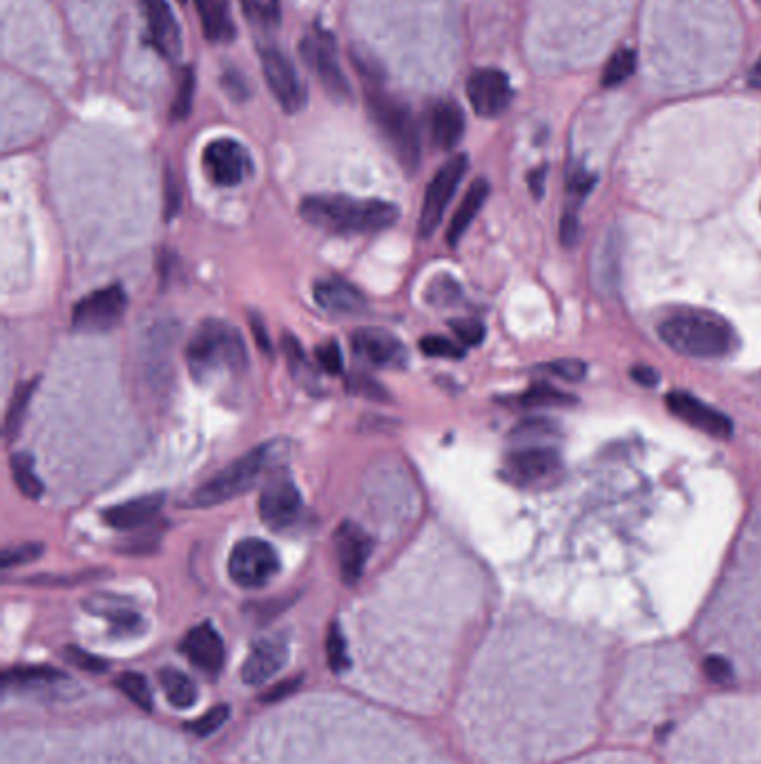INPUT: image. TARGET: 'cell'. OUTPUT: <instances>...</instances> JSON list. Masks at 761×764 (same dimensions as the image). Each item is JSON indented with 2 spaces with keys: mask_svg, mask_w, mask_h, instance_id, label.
I'll return each instance as SVG.
<instances>
[{
  "mask_svg": "<svg viewBox=\"0 0 761 764\" xmlns=\"http://www.w3.org/2000/svg\"><path fill=\"white\" fill-rule=\"evenodd\" d=\"M605 700L599 644L558 629H522L492 650L475 678L473 742L492 764H554L588 751Z\"/></svg>",
  "mask_w": 761,
  "mask_h": 764,
  "instance_id": "1",
  "label": "cell"
},
{
  "mask_svg": "<svg viewBox=\"0 0 761 764\" xmlns=\"http://www.w3.org/2000/svg\"><path fill=\"white\" fill-rule=\"evenodd\" d=\"M697 687L699 666L684 648H641L616 671L605 700V723L618 740H643L677 720Z\"/></svg>",
  "mask_w": 761,
  "mask_h": 764,
  "instance_id": "2",
  "label": "cell"
},
{
  "mask_svg": "<svg viewBox=\"0 0 761 764\" xmlns=\"http://www.w3.org/2000/svg\"><path fill=\"white\" fill-rule=\"evenodd\" d=\"M661 753L665 764H761V691L701 700L673 723Z\"/></svg>",
  "mask_w": 761,
  "mask_h": 764,
  "instance_id": "3",
  "label": "cell"
},
{
  "mask_svg": "<svg viewBox=\"0 0 761 764\" xmlns=\"http://www.w3.org/2000/svg\"><path fill=\"white\" fill-rule=\"evenodd\" d=\"M300 215L311 226L333 235H366L394 226L400 217L396 204L349 195H311L302 202Z\"/></svg>",
  "mask_w": 761,
  "mask_h": 764,
  "instance_id": "4",
  "label": "cell"
},
{
  "mask_svg": "<svg viewBox=\"0 0 761 764\" xmlns=\"http://www.w3.org/2000/svg\"><path fill=\"white\" fill-rule=\"evenodd\" d=\"M185 362L197 382H208L224 373H242L249 365L242 333L224 320L202 322L185 347Z\"/></svg>",
  "mask_w": 761,
  "mask_h": 764,
  "instance_id": "5",
  "label": "cell"
},
{
  "mask_svg": "<svg viewBox=\"0 0 761 764\" xmlns=\"http://www.w3.org/2000/svg\"><path fill=\"white\" fill-rule=\"evenodd\" d=\"M661 341L681 356L697 360L724 358L735 349L733 326L710 311H688L659 326Z\"/></svg>",
  "mask_w": 761,
  "mask_h": 764,
  "instance_id": "6",
  "label": "cell"
},
{
  "mask_svg": "<svg viewBox=\"0 0 761 764\" xmlns=\"http://www.w3.org/2000/svg\"><path fill=\"white\" fill-rule=\"evenodd\" d=\"M366 110L379 136L387 141V146L391 148L400 166L407 172H415L420 166L422 146L420 130L411 108L375 83L366 87Z\"/></svg>",
  "mask_w": 761,
  "mask_h": 764,
  "instance_id": "7",
  "label": "cell"
},
{
  "mask_svg": "<svg viewBox=\"0 0 761 764\" xmlns=\"http://www.w3.org/2000/svg\"><path fill=\"white\" fill-rule=\"evenodd\" d=\"M283 441L264 443L251 452H246L242 458H237L228 467H224L210 481L200 486L193 497H190V505L193 508H215L230 499L242 497L249 492L259 476L283 454Z\"/></svg>",
  "mask_w": 761,
  "mask_h": 764,
  "instance_id": "8",
  "label": "cell"
},
{
  "mask_svg": "<svg viewBox=\"0 0 761 764\" xmlns=\"http://www.w3.org/2000/svg\"><path fill=\"white\" fill-rule=\"evenodd\" d=\"M300 57L336 102H351L353 89L338 61V43L326 29L313 27L300 40Z\"/></svg>",
  "mask_w": 761,
  "mask_h": 764,
  "instance_id": "9",
  "label": "cell"
},
{
  "mask_svg": "<svg viewBox=\"0 0 761 764\" xmlns=\"http://www.w3.org/2000/svg\"><path fill=\"white\" fill-rule=\"evenodd\" d=\"M281 570L277 550L264 539H242L230 552V580L242 588H264Z\"/></svg>",
  "mask_w": 761,
  "mask_h": 764,
  "instance_id": "10",
  "label": "cell"
},
{
  "mask_svg": "<svg viewBox=\"0 0 761 764\" xmlns=\"http://www.w3.org/2000/svg\"><path fill=\"white\" fill-rule=\"evenodd\" d=\"M467 166H469L467 155H456L434 175L430 186H426L422 211H420V224H418L420 237H424V240L438 230L447 213V206L451 204L456 190L467 172Z\"/></svg>",
  "mask_w": 761,
  "mask_h": 764,
  "instance_id": "11",
  "label": "cell"
},
{
  "mask_svg": "<svg viewBox=\"0 0 761 764\" xmlns=\"http://www.w3.org/2000/svg\"><path fill=\"white\" fill-rule=\"evenodd\" d=\"M125 307H128V296L121 286L119 284L106 286V289L94 291L81 302H76L72 311V326L85 333L112 331L121 322Z\"/></svg>",
  "mask_w": 761,
  "mask_h": 764,
  "instance_id": "12",
  "label": "cell"
},
{
  "mask_svg": "<svg viewBox=\"0 0 761 764\" xmlns=\"http://www.w3.org/2000/svg\"><path fill=\"white\" fill-rule=\"evenodd\" d=\"M264 79L273 92V97L281 106L283 112L295 115L306 106V87L295 70V65L289 61L287 55H281L277 47H264L259 52Z\"/></svg>",
  "mask_w": 761,
  "mask_h": 764,
  "instance_id": "13",
  "label": "cell"
},
{
  "mask_svg": "<svg viewBox=\"0 0 761 764\" xmlns=\"http://www.w3.org/2000/svg\"><path fill=\"white\" fill-rule=\"evenodd\" d=\"M302 514V494L287 471H275L259 494V516L273 530H287Z\"/></svg>",
  "mask_w": 761,
  "mask_h": 764,
  "instance_id": "14",
  "label": "cell"
},
{
  "mask_svg": "<svg viewBox=\"0 0 761 764\" xmlns=\"http://www.w3.org/2000/svg\"><path fill=\"white\" fill-rule=\"evenodd\" d=\"M202 164H204L208 179L221 188L240 186L253 170V162H251L249 151L242 146L240 141L228 139V136L215 139L208 143V146L204 148V155H202Z\"/></svg>",
  "mask_w": 761,
  "mask_h": 764,
  "instance_id": "15",
  "label": "cell"
},
{
  "mask_svg": "<svg viewBox=\"0 0 761 764\" xmlns=\"http://www.w3.org/2000/svg\"><path fill=\"white\" fill-rule=\"evenodd\" d=\"M467 99L479 117H500L514 99L511 81L505 72L494 68L475 70L467 81Z\"/></svg>",
  "mask_w": 761,
  "mask_h": 764,
  "instance_id": "16",
  "label": "cell"
},
{
  "mask_svg": "<svg viewBox=\"0 0 761 764\" xmlns=\"http://www.w3.org/2000/svg\"><path fill=\"white\" fill-rule=\"evenodd\" d=\"M141 10L146 16L148 45L155 47L161 59L170 63L179 61L183 52V36L168 0H141Z\"/></svg>",
  "mask_w": 761,
  "mask_h": 764,
  "instance_id": "17",
  "label": "cell"
},
{
  "mask_svg": "<svg viewBox=\"0 0 761 764\" xmlns=\"http://www.w3.org/2000/svg\"><path fill=\"white\" fill-rule=\"evenodd\" d=\"M351 347L358 358L379 369H404L409 362L407 347L385 329H360L353 333Z\"/></svg>",
  "mask_w": 761,
  "mask_h": 764,
  "instance_id": "18",
  "label": "cell"
},
{
  "mask_svg": "<svg viewBox=\"0 0 761 764\" xmlns=\"http://www.w3.org/2000/svg\"><path fill=\"white\" fill-rule=\"evenodd\" d=\"M333 544H336L338 565H340V575L345 584L349 586L358 584L364 575V568L373 552V539L364 528H360L358 523L345 521L336 530Z\"/></svg>",
  "mask_w": 761,
  "mask_h": 764,
  "instance_id": "19",
  "label": "cell"
},
{
  "mask_svg": "<svg viewBox=\"0 0 761 764\" xmlns=\"http://www.w3.org/2000/svg\"><path fill=\"white\" fill-rule=\"evenodd\" d=\"M665 405L668 409L681 418L684 422L692 425L694 429H701V432L715 437V439H728L733 434V422L726 414H722L720 409L705 405L703 401H699L692 394L686 392H673L665 398Z\"/></svg>",
  "mask_w": 761,
  "mask_h": 764,
  "instance_id": "20",
  "label": "cell"
},
{
  "mask_svg": "<svg viewBox=\"0 0 761 764\" xmlns=\"http://www.w3.org/2000/svg\"><path fill=\"white\" fill-rule=\"evenodd\" d=\"M289 659V642L283 635H273L255 642L244 666L242 680L251 687H262L275 678Z\"/></svg>",
  "mask_w": 761,
  "mask_h": 764,
  "instance_id": "21",
  "label": "cell"
},
{
  "mask_svg": "<svg viewBox=\"0 0 761 764\" xmlns=\"http://www.w3.org/2000/svg\"><path fill=\"white\" fill-rule=\"evenodd\" d=\"M558 467H560V458H558L556 450L530 447V450H520V452L509 454L503 471H505L507 479L516 486H532V484L545 481L547 476L558 471Z\"/></svg>",
  "mask_w": 761,
  "mask_h": 764,
  "instance_id": "22",
  "label": "cell"
},
{
  "mask_svg": "<svg viewBox=\"0 0 761 764\" xmlns=\"http://www.w3.org/2000/svg\"><path fill=\"white\" fill-rule=\"evenodd\" d=\"M181 650L190 659V664L197 666L200 671L208 676H217L226 659L224 640L210 622H204L190 631L181 642Z\"/></svg>",
  "mask_w": 761,
  "mask_h": 764,
  "instance_id": "23",
  "label": "cell"
},
{
  "mask_svg": "<svg viewBox=\"0 0 761 764\" xmlns=\"http://www.w3.org/2000/svg\"><path fill=\"white\" fill-rule=\"evenodd\" d=\"M164 503H166V497L161 492L136 497V499H130L125 503H119V505L106 510L104 518L114 530H136V528H144V525H148L150 521H155L157 514L161 512Z\"/></svg>",
  "mask_w": 761,
  "mask_h": 764,
  "instance_id": "24",
  "label": "cell"
},
{
  "mask_svg": "<svg viewBox=\"0 0 761 764\" xmlns=\"http://www.w3.org/2000/svg\"><path fill=\"white\" fill-rule=\"evenodd\" d=\"M313 296H315V302L330 313L358 315L366 309V298L362 296V291L355 289L351 282L340 277L319 279L315 284Z\"/></svg>",
  "mask_w": 761,
  "mask_h": 764,
  "instance_id": "25",
  "label": "cell"
},
{
  "mask_svg": "<svg viewBox=\"0 0 761 764\" xmlns=\"http://www.w3.org/2000/svg\"><path fill=\"white\" fill-rule=\"evenodd\" d=\"M426 128L438 151H454L464 134V115L454 102H436L426 112Z\"/></svg>",
  "mask_w": 761,
  "mask_h": 764,
  "instance_id": "26",
  "label": "cell"
},
{
  "mask_svg": "<svg viewBox=\"0 0 761 764\" xmlns=\"http://www.w3.org/2000/svg\"><path fill=\"white\" fill-rule=\"evenodd\" d=\"M172 343H174V326L159 322L148 331L146 347H144V369L150 385L155 387H161L168 382Z\"/></svg>",
  "mask_w": 761,
  "mask_h": 764,
  "instance_id": "27",
  "label": "cell"
},
{
  "mask_svg": "<svg viewBox=\"0 0 761 764\" xmlns=\"http://www.w3.org/2000/svg\"><path fill=\"white\" fill-rule=\"evenodd\" d=\"M490 195V183L487 179H475L469 190L464 193L458 211L451 217V224L447 228V242L449 247H458V242L462 240V235L467 232V228L471 226V222L475 219V215L481 213L483 204L487 202Z\"/></svg>",
  "mask_w": 761,
  "mask_h": 764,
  "instance_id": "28",
  "label": "cell"
},
{
  "mask_svg": "<svg viewBox=\"0 0 761 764\" xmlns=\"http://www.w3.org/2000/svg\"><path fill=\"white\" fill-rule=\"evenodd\" d=\"M195 8L202 21L204 36L210 43H230L234 40V23L230 16L228 0H195Z\"/></svg>",
  "mask_w": 761,
  "mask_h": 764,
  "instance_id": "29",
  "label": "cell"
},
{
  "mask_svg": "<svg viewBox=\"0 0 761 764\" xmlns=\"http://www.w3.org/2000/svg\"><path fill=\"white\" fill-rule=\"evenodd\" d=\"M87 608H92L99 617H104L114 635L130 637V635H136V633L144 631V617H141L134 608H130L125 604H117V601L106 599L104 604L92 601V604H87Z\"/></svg>",
  "mask_w": 761,
  "mask_h": 764,
  "instance_id": "30",
  "label": "cell"
},
{
  "mask_svg": "<svg viewBox=\"0 0 761 764\" xmlns=\"http://www.w3.org/2000/svg\"><path fill=\"white\" fill-rule=\"evenodd\" d=\"M159 682L166 693V700L174 708H190L197 702V687L185 673L174 671V668H164L159 673Z\"/></svg>",
  "mask_w": 761,
  "mask_h": 764,
  "instance_id": "31",
  "label": "cell"
},
{
  "mask_svg": "<svg viewBox=\"0 0 761 764\" xmlns=\"http://www.w3.org/2000/svg\"><path fill=\"white\" fill-rule=\"evenodd\" d=\"M554 764H659V762L637 751L609 749V751H583L579 755H572Z\"/></svg>",
  "mask_w": 761,
  "mask_h": 764,
  "instance_id": "32",
  "label": "cell"
},
{
  "mask_svg": "<svg viewBox=\"0 0 761 764\" xmlns=\"http://www.w3.org/2000/svg\"><path fill=\"white\" fill-rule=\"evenodd\" d=\"M63 680L65 676L61 671H55V668H47V666H16L5 673V682L10 687H21V689L52 687Z\"/></svg>",
  "mask_w": 761,
  "mask_h": 764,
  "instance_id": "33",
  "label": "cell"
},
{
  "mask_svg": "<svg viewBox=\"0 0 761 764\" xmlns=\"http://www.w3.org/2000/svg\"><path fill=\"white\" fill-rule=\"evenodd\" d=\"M195 87H197V79H195L193 68H183L181 74H179V83H177L172 106H170V119L172 121L188 119L190 110H193V102H195Z\"/></svg>",
  "mask_w": 761,
  "mask_h": 764,
  "instance_id": "34",
  "label": "cell"
},
{
  "mask_svg": "<svg viewBox=\"0 0 761 764\" xmlns=\"http://www.w3.org/2000/svg\"><path fill=\"white\" fill-rule=\"evenodd\" d=\"M635 70H637V52L630 50V47H624V50H618L607 61L601 83L603 87H616L626 83L635 74Z\"/></svg>",
  "mask_w": 761,
  "mask_h": 764,
  "instance_id": "35",
  "label": "cell"
},
{
  "mask_svg": "<svg viewBox=\"0 0 761 764\" xmlns=\"http://www.w3.org/2000/svg\"><path fill=\"white\" fill-rule=\"evenodd\" d=\"M36 387H38L36 378L27 380V382H23V385L16 387V392L12 396V403L8 407V418H5V437H8V441H12L19 434V429H21L23 418H25V411H27V405H29V398H32Z\"/></svg>",
  "mask_w": 761,
  "mask_h": 764,
  "instance_id": "36",
  "label": "cell"
},
{
  "mask_svg": "<svg viewBox=\"0 0 761 764\" xmlns=\"http://www.w3.org/2000/svg\"><path fill=\"white\" fill-rule=\"evenodd\" d=\"M244 16L259 29H275L281 21L279 0H240Z\"/></svg>",
  "mask_w": 761,
  "mask_h": 764,
  "instance_id": "37",
  "label": "cell"
},
{
  "mask_svg": "<svg viewBox=\"0 0 761 764\" xmlns=\"http://www.w3.org/2000/svg\"><path fill=\"white\" fill-rule=\"evenodd\" d=\"M12 474L16 488L27 499H40L43 494V481L34 471V461L27 454H12Z\"/></svg>",
  "mask_w": 761,
  "mask_h": 764,
  "instance_id": "38",
  "label": "cell"
},
{
  "mask_svg": "<svg viewBox=\"0 0 761 764\" xmlns=\"http://www.w3.org/2000/svg\"><path fill=\"white\" fill-rule=\"evenodd\" d=\"M572 403L575 396H567L552 385H534L530 392L518 396L520 407H563Z\"/></svg>",
  "mask_w": 761,
  "mask_h": 764,
  "instance_id": "39",
  "label": "cell"
},
{
  "mask_svg": "<svg viewBox=\"0 0 761 764\" xmlns=\"http://www.w3.org/2000/svg\"><path fill=\"white\" fill-rule=\"evenodd\" d=\"M117 687L123 691V695H128V700H132L138 708L150 711L153 708V691L150 684L144 676L138 673H123L117 680Z\"/></svg>",
  "mask_w": 761,
  "mask_h": 764,
  "instance_id": "40",
  "label": "cell"
},
{
  "mask_svg": "<svg viewBox=\"0 0 761 764\" xmlns=\"http://www.w3.org/2000/svg\"><path fill=\"white\" fill-rule=\"evenodd\" d=\"M326 657H328V666L333 668V673H345L351 664L347 640H345L342 629L338 624H333L328 635H326Z\"/></svg>",
  "mask_w": 761,
  "mask_h": 764,
  "instance_id": "41",
  "label": "cell"
},
{
  "mask_svg": "<svg viewBox=\"0 0 761 764\" xmlns=\"http://www.w3.org/2000/svg\"><path fill=\"white\" fill-rule=\"evenodd\" d=\"M228 715H230V708L226 704L215 706L208 713H204L202 718H197L195 723H190L188 729H190V733L197 736V738H208V736H213L215 731H219L228 723Z\"/></svg>",
  "mask_w": 761,
  "mask_h": 764,
  "instance_id": "42",
  "label": "cell"
},
{
  "mask_svg": "<svg viewBox=\"0 0 761 764\" xmlns=\"http://www.w3.org/2000/svg\"><path fill=\"white\" fill-rule=\"evenodd\" d=\"M426 298H430L436 307H449L460 298V286L451 277L443 275L432 282L430 291H426Z\"/></svg>",
  "mask_w": 761,
  "mask_h": 764,
  "instance_id": "43",
  "label": "cell"
},
{
  "mask_svg": "<svg viewBox=\"0 0 761 764\" xmlns=\"http://www.w3.org/2000/svg\"><path fill=\"white\" fill-rule=\"evenodd\" d=\"M451 329L464 347L481 345L485 338V326L479 320H451Z\"/></svg>",
  "mask_w": 761,
  "mask_h": 764,
  "instance_id": "44",
  "label": "cell"
},
{
  "mask_svg": "<svg viewBox=\"0 0 761 764\" xmlns=\"http://www.w3.org/2000/svg\"><path fill=\"white\" fill-rule=\"evenodd\" d=\"M420 349L426 356H436V358H462L464 349L460 345H454L447 338L440 336H430L420 341Z\"/></svg>",
  "mask_w": 761,
  "mask_h": 764,
  "instance_id": "45",
  "label": "cell"
},
{
  "mask_svg": "<svg viewBox=\"0 0 761 764\" xmlns=\"http://www.w3.org/2000/svg\"><path fill=\"white\" fill-rule=\"evenodd\" d=\"M514 434L520 437V439H528V437H552L556 434V425L545 420V418H528V420H522L516 429H514Z\"/></svg>",
  "mask_w": 761,
  "mask_h": 764,
  "instance_id": "46",
  "label": "cell"
},
{
  "mask_svg": "<svg viewBox=\"0 0 761 764\" xmlns=\"http://www.w3.org/2000/svg\"><path fill=\"white\" fill-rule=\"evenodd\" d=\"M40 552H43V546H38V544H21L16 548H8L3 554V565L12 568V565L29 563V561L38 559Z\"/></svg>",
  "mask_w": 761,
  "mask_h": 764,
  "instance_id": "47",
  "label": "cell"
},
{
  "mask_svg": "<svg viewBox=\"0 0 761 764\" xmlns=\"http://www.w3.org/2000/svg\"><path fill=\"white\" fill-rule=\"evenodd\" d=\"M317 365L330 373V375H336L342 371V351L336 343H326L324 347L317 349Z\"/></svg>",
  "mask_w": 761,
  "mask_h": 764,
  "instance_id": "48",
  "label": "cell"
},
{
  "mask_svg": "<svg viewBox=\"0 0 761 764\" xmlns=\"http://www.w3.org/2000/svg\"><path fill=\"white\" fill-rule=\"evenodd\" d=\"M221 85L224 89L228 92V97L234 99V102H246L249 99V85L244 81V76L237 72V70H228L224 76H221Z\"/></svg>",
  "mask_w": 761,
  "mask_h": 764,
  "instance_id": "49",
  "label": "cell"
},
{
  "mask_svg": "<svg viewBox=\"0 0 761 764\" xmlns=\"http://www.w3.org/2000/svg\"><path fill=\"white\" fill-rule=\"evenodd\" d=\"M549 371L567 382H577L585 375V362L581 360H556L549 365Z\"/></svg>",
  "mask_w": 761,
  "mask_h": 764,
  "instance_id": "50",
  "label": "cell"
},
{
  "mask_svg": "<svg viewBox=\"0 0 761 764\" xmlns=\"http://www.w3.org/2000/svg\"><path fill=\"white\" fill-rule=\"evenodd\" d=\"M349 387H351V392H355V394H360V396H369V398H373V401H383V398L389 396L385 387L375 385V382H373L371 378H364V375L351 378Z\"/></svg>",
  "mask_w": 761,
  "mask_h": 764,
  "instance_id": "51",
  "label": "cell"
},
{
  "mask_svg": "<svg viewBox=\"0 0 761 764\" xmlns=\"http://www.w3.org/2000/svg\"><path fill=\"white\" fill-rule=\"evenodd\" d=\"M579 219H577V213L569 208L563 217H560V242L565 247H575L577 242V237H579Z\"/></svg>",
  "mask_w": 761,
  "mask_h": 764,
  "instance_id": "52",
  "label": "cell"
},
{
  "mask_svg": "<svg viewBox=\"0 0 761 764\" xmlns=\"http://www.w3.org/2000/svg\"><path fill=\"white\" fill-rule=\"evenodd\" d=\"M68 657H70V661H74L76 666L85 668V671H104V668H106V661H104V659L94 657V655H87V653H83V650H78V648H70V650H68Z\"/></svg>",
  "mask_w": 761,
  "mask_h": 764,
  "instance_id": "53",
  "label": "cell"
},
{
  "mask_svg": "<svg viewBox=\"0 0 761 764\" xmlns=\"http://www.w3.org/2000/svg\"><path fill=\"white\" fill-rule=\"evenodd\" d=\"M592 186H594V177L588 175V172H583V170H579V172L572 177V181H569V193H572L575 198H583V195L590 193Z\"/></svg>",
  "mask_w": 761,
  "mask_h": 764,
  "instance_id": "54",
  "label": "cell"
},
{
  "mask_svg": "<svg viewBox=\"0 0 761 764\" xmlns=\"http://www.w3.org/2000/svg\"><path fill=\"white\" fill-rule=\"evenodd\" d=\"M632 378H635V382H639V385H643V387H654L656 382H659V373L652 367H645V365L635 367L632 369Z\"/></svg>",
  "mask_w": 761,
  "mask_h": 764,
  "instance_id": "55",
  "label": "cell"
},
{
  "mask_svg": "<svg viewBox=\"0 0 761 764\" xmlns=\"http://www.w3.org/2000/svg\"><path fill=\"white\" fill-rule=\"evenodd\" d=\"M298 684H300V678H295V680H291V682H281L275 691H270V697H266V700H279L283 693L293 691Z\"/></svg>",
  "mask_w": 761,
  "mask_h": 764,
  "instance_id": "56",
  "label": "cell"
},
{
  "mask_svg": "<svg viewBox=\"0 0 761 764\" xmlns=\"http://www.w3.org/2000/svg\"><path fill=\"white\" fill-rule=\"evenodd\" d=\"M543 179H545V168L530 175V183H532V190H534L536 198L543 195Z\"/></svg>",
  "mask_w": 761,
  "mask_h": 764,
  "instance_id": "57",
  "label": "cell"
},
{
  "mask_svg": "<svg viewBox=\"0 0 761 764\" xmlns=\"http://www.w3.org/2000/svg\"><path fill=\"white\" fill-rule=\"evenodd\" d=\"M748 83H750V87L761 89V57H759L757 63L752 65V70H750V74H748Z\"/></svg>",
  "mask_w": 761,
  "mask_h": 764,
  "instance_id": "58",
  "label": "cell"
},
{
  "mask_svg": "<svg viewBox=\"0 0 761 764\" xmlns=\"http://www.w3.org/2000/svg\"><path fill=\"white\" fill-rule=\"evenodd\" d=\"M181 3H183V0H181Z\"/></svg>",
  "mask_w": 761,
  "mask_h": 764,
  "instance_id": "59",
  "label": "cell"
}]
</instances>
